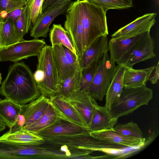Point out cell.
<instances>
[{
	"label": "cell",
	"instance_id": "obj_14",
	"mask_svg": "<svg viewBox=\"0 0 159 159\" xmlns=\"http://www.w3.org/2000/svg\"><path fill=\"white\" fill-rule=\"evenodd\" d=\"M157 15L156 13H151L138 17L113 34L111 36V38H127L150 31L155 23Z\"/></svg>",
	"mask_w": 159,
	"mask_h": 159
},
{
	"label": "cell",
	"instance_id": "obj_2",
	"mask_svg": "<svg viewBox=\"0 0 159 159\" xmlns=\"http://www.w3.org/2000/svg\"><path fill=\"white\" fill-rule=\"evenodd\" d=\"M76 2L84 30V52L96 38L108 34L106 12L102 7L95 5L89 0H76Z\"/></svg>",
	"mask_w": 159,
	"mask_h": 159
},
{
	"label": "cell",
	"instance_id": "obj_28",
	"mask_svg": "<svg viewBox=\"0 0 159 159\" xmlns=\"http://www.w3.org/2000/svg\"><path fill=\"white\" fill-rule=\"evenodd\" d=\"M45 0H26L24 6V27L25 34L28 33L39 16L42 13V6Z\"/></svg>",
	"mask_w": 159,
	"mask_h": 159
},
{
	"label": "cell",
	"instance_id": "obj_34",
	"mask_svg": "<svg viewBox=\"0 0 159 159\" xmlns=\"http://www.w3.org/2000/svg\"><path fill=\"white\" fill-rule=\"evenodd\" d=\"M94 4L102 7L107 12L110 9H121L133 6V2L127 0H89Z\"/></svg>",
	"mask_w": 159,
	"mask_h": 159
},
{
	"label": "cell",
	"instance_id": "obj_1",
	"mask_svg": "<svg viewBox=\"0 0 159 159\" xmlns=\"http://www.w3.org/2000/svg\"><path fill=\"white\" fill-rule=\"evenodd\" d=\"M0 93L5 99L20 105L29 103L41 95L33 73L23 61L15 62L10 66L2 83Z\"/></svg>",
	"mask_w": 159,
	"mask_h": 159
},
{
	"label": "cell",
	"instance_id": "obj_36",
	"mask_svg": "<svg viewBox=\"0 0 159 159\" xmlns=\"http://www.w3.org/2000/svg\"><path fill=\"white\" fill-rule=\"evenodd\" d=\"M63 47L65 54L68 63L73 69L76 70L78 68L80 67L78 56L67 48L64 46H63Z\"/></svg>",
	"mask_w": 159,
	"mask_h": 159
},
{
	"label": "cell",
	"instance_id": "obj_26",
	"mask_svg": "<svg viewBox=\"0 0 159 159\" xmlns=\"http://www.w3.org/2000/svg\"><path fill=\"white\" fill-rule=\"evenodd\" d=\"M20 110L19 104L6 99L0 101V118L10 129L15 125Z\"/></svg>",
	"mask_w": 159,
	"mask_h": 159
},
{
	"label": "cell",
	"instance_id": "obj_5",
	"mask_svg": "<svg viewBox=\"0 0 159 159\" xmlns=\"http://www.w3.org/2000/svg\"><path fill=\"white\" fill-rule=\"evenodd\" d=\"M37 56V68L41 70L44 75L43 81L38 88L41 94L49 99L57 94L59 83L52 46L46 44Z\"/></svg>",
	"mask_w": 159,
	"mask_h": 159
},
{
	"label": "cell",
	"instance_id": "obj_20",
	"mask_svg": "<svg viewBox=\"0 0 159 159\" xmlns=\"http://www.w3.org/2000/svg\"><path fill=\"white\" fill-rule=\"evenodd\" d=\"M89 134L96 139L122 145L129 148L142 147L144 145L145 141V139L123 135L113 129L89 132Z\"/></svg>",
	"mask_w": 159,
	"mask_h": 159
},
{
	"label": "cell",
	"instance_id": "obj_22",
	"mask_svg": "<svg viewBox=\"0 0 159 159\" xmlns=\"http://www.w3.org/2000/svg\"><path fill=\"white\" fill-rule=\"evenodd\" d=\"M155 67L154 65L143 69L125 67L123 79L124 87H136L146 85Z\"/></svg>",
	"mask_w": 159,
	"mask_h": 159
},
{
	"label": "cell",
	"instance_id": "obj_24",
	"mask_svg": "<svg viewBox=\"0 0 159 159\" xmlns=\"http://www.w3.org/2000/svg\"><path fill=\"white\" fill-rule=\"evenodd\" d=\"M146 32L127 38L110 39L108 42L110 59L115 62L118 61L123 54L141 38Z\"/></svg>",
	"mask_w": 159,
	"mask_h": 159
},
{
	"label": "cell",
	"instance_id": "obj_16",
	"mask_svg": "<svg viewBox=\"0 0 159 159\" xmlns=\"http://www.w3.org/2000/svg\"><path fill=\"white\" fill-rule=\"evenodd\" d=\"M51 105L61 118L88 129V126L76 109L58 94L49 98Z\"/></svg>",
	"mask_w": 159,
	"mask_h": 159
},
{
	"label": "cell",
	"instance_id": "obj_43",
	"mask_svg": "<svg viewBox=\"0 0 159 159\" xmlns=\"http://www.w3.org/2000/svg\"><path fill=\"white\" fill-rule=\"evenodd\" d=\"M66 0V1H70V0Z\"/></svg>",
	"mask_w": 159,
	"mask_h": 159
},
{
	"label": "cell",
	"instance_id": "obj_30",
	"mask_svg": "<svg viewBox=\"0 0 159 159\" xmlns=\"http://www.w3.org/2000/svg\"><path fill=\"white\" fill-rule=\"evenodd\" d=\"M49 37L52 45L56 44H61L78 56L67 32L61 24L53 25L50 30Z\"/></svg>",
	"mask_w": 159,
	"mask_h": 159
},
{
	"label": "cell",
	"instance_id": "obj_44",
	"mask_svg": "<svg viewBox=\"0 0 159 159\" xmlns=\"http://www.w3.org/2000/svg\"><path fill=\"white\" fill-rule=\"evenodd\" d=\"M1 100H2V99L0 98V101Z\"/></svg>",
	"mask_w": 159,
	"mask_h": 159
},
{
	"label": "cell",
	"instance_id": "obj_15",
	"mask_svg": "<svg viewBox=\"0 0 159 159\" xmlns=\"http://www.w3.org/2000/svg\"><path fill=\"white\" fill-rule=\"evenodd\" d=\"M89 132L88 129L69 121L60 119L37 134L45 140L60 136Z\"/></svg>",
	"mask_w": 159,
	"mask_h": 159
},
{
	"label": "cell",
	"instance_id": "obj_11",
	"mask_svg": "<svg viewBox=\"0 0 159 159\" xmlns=\"http://www.w3.org/2000/svg\"><path fill=\"white\" fill-rule=\"evenodd\" d=\"M50 104L49 99L41 94L28 104L21 105L16 126L24 128L34 122L45 112Z\"/></svg>",
	"mask_w": 159,
	"mask_h": 159
},
{
	"label": "cell",
	"instance_id": "obj_13",
	"mask_svg": "<svg viewBox=\"0 0 159 159\" xmlns=\"http://www.w3.org/2000/svg\"><path fill=\"white\" fill-rule=\"evenodd\" d=\"M65 100L76 109L89 128L97 104L96 100L86 91L79 90Z\"/></svg>",
	"mask_w": 159,
	"mask_h": 159
},
{
	"label": "cell",
	"instance_id": "obj_27",
	"mask_svg": "<svg viewBox=\"0 0 159 159\" xmlns=\"http://www.w3.org/2000/svg\"><path fill=\"white\" fill-rule=\"evenodd\" d=\"M60 119H61L50 103L45 112L39 118L31 125L23 128L37 134Z\"/></svg>",
	"mask_w": 159,
	"mask_h": 159
},
{
	"label": "cell",
	"instance_id": "obj_3",
	"mask_svg": "<svg viewBox=\"0 0 159 159\" xmlns=\"http://www.w3.org/2000/svg\"><path fill=\"white\" fill-rule=\"evenodd\" d=\"M153 96L152 89L146 85L124 87L118 101L112 106L110 111L114 118L118 119L132 113L141 106L148 105Z\"/></svg>",
	"mask_w": 159,
	"mask_h": 159
},
{
	"label": "cell",
	"instance_id": "obj_42",
	"mask_svg": "<svg viewBox=\"0 0 159 159\" xmlns=\"http://www.w3.org/2000/svg\"><path fill=\"white\" fill-rule=\"evenodd\" d=\"M1 24V20H0V27Z\"/></svg>",
	"mask_w": 159,
	"mask_h": 159
},
{
	"label": "cell",
	"instance_id": "obj_33",
	"mask_svg": "<svg viewBox=\"0 0 159 159\" xmlns=\"http://www.w3.org/2000/svg\"><path fill=\"white\" fill-rule=\"evenodd\" d=\"M26 0H0V20H4L12 11L22 9Z\"/></svg>",
	"mask_w": 159,
	"mask_h": 159
},
{
	"label": "cell",
	"instance_id": "obj_19",
	"mask_svg": "<svg viewBox=\"0 0 159 159\" xmlns=\"http://www.w3.org/2000/svg\"><path fill=\"white\" fill-rule=\"evenodd\" d=\"M118 119L113 117L109 110L97 104L88 129L89 132L113 129Z\"/></svg>",
	"mask_w": 159,
	"mask_h": 159
},
{
	"label": "cell",
	"instance_id": "obj_31",
	"mask_svg": "<svg viewBox=\"0 0 159 159\" xmlns=\"http://www.w3.org/2000/svg\"><path fill=\"white\" fill-rule=\"evenodd\" d=\"M101 57L93 61L87 67L81 69V76L79 90L87 91L96 72Z\"/></svg>",
	"mask_w": 159,
	"mask_h": 159
},
{
	"label": "cell",
	"instance_id": "obj_9",
	"mask_svg": "<svg viewBox=\"0 0 159 159\" xmlns=\"http://www.w3.org/2000/svg\"><path fill=\"white\" fill-rule=\"evenodd\" d=\"M46 152V148L42 145H29L0 141V159H39Z\"/></svg>",
	"mask_w": 159,
	"mask_h": 159
},
{
	"label": "cell",
	"instance_id": "obj_10",
	"mask_svg": "<svg viewBox=\"0 0 159 159\" xmlns=\"http://www.w3.org/2000/svg\"><path fill=\"white\" fill-rule=\"evenodd\" d=\"M66 12L65 29L68 33L79 58L82 57L84 52V30L76 1L71 2Z\"/></svg>",
	"mask_w": 159,
	"mask_h": 159
},
{
	"label": "cell",
	"instance_id": "obj_40",
	"mask_svg": "<svg viewBox=\"0 0 159 159\" xmlns=\"http://www.w3.org/2000/svg\"><path fill=\"white\" fill-rule=\"evenodd\" d=\"M2 78L1 74V73L0 72V84L1 83Z\"/></svg>",
	"mask_w": 159,
	"mask_h": 159
},
{
	"label": "cell",
	"instance_id": "obj_23",
	"mask_svg": "<svg viewBox=\"0 0 159 159\" xmlns=\"http://www.w3.org/2000/svg\"><path fill=\"white\" fill-rule=\"evenodd\" d=\"M52 47L59 82L73 75L76 70L73 69L68 63L62 45L56 44Z\"/></svg>",
	"mask_w": 159,
	"mask_h": 159
},
{
	"label": "cell",
	"instance_id": "obj_21",
	"mask_svg": "<svg viewBox=\"0 0 159 159\" xmlns=\"http://www.w3.org/2000/svg\"><path fill=\"white\" fill-rule=\"evenodd\" d=\"M125 68L124 66L117 65L116 70L106 91L105 106L110 111L112 106L118 101L123 91Z\"/></svg>",
	"mask_w": 159,
	"mask_h": 159
},
{
	"label": "cell",
	"instance_id": "obj_25",
	"mask_svg": "<svg viewBox=\"0 0 159 159\" xmlns=\"http://www.w3.org/2000/svg\"><path fill=\"white\" fill-rule=\"evenodd\" d=\"M1 20L0 27V48L7 47L20 41L15 24L10 16Z\"/></svg>",
	"mask_w": 159,
	"mask_h": 159
},
{
	"label": "cell",
	"instance_id": "obj_29",
	"mask_svg": "<svg viewBox=\"0 0 159 159\" xmlns=\"http://www.w3.org/2000/svg\"><path fill=\"white\" fill-rule=\"evenodd\" d=\"M81 76L80 66L73 75L59 82L57 94L65 99L68 98L74 92L79 90Z\"/></svg>",
	"mask_w": 159,
	"mask_h": 159
},
{
	"label": "cell",
	"instance_id": "obj_6",
	"mask_svg": "<svg viewBox=\"0 0 159 159\" xmlns=\"http://www.w3.org/2000/svg\"><path fill=\"white\" fill-rule=\"evenodd\" d=\"M115 63L110 59L108 50L101 57L96 72L86 91L95 100H103L117 69Z\"/></svg>",
	"mask_w": 159,
	"mask_h": 159
},
{
	"label": "cell",
	"instance_id": "obj_7",
	"mask_svg": "<svg viewBox=\"0 0 159 159\" xmlns=\"http://www.w3.org/2000/svg\"><path fill=\"white\" fill-rule=\"evenodd\" d=\"M154 47V39L150 35V31H148L125 52L116 62L118 65L132 68L139 62L155 57Z\"/></svg>",
	"mask_w": 159,
	"mask_h": 159
},
{
	"label": "cell",
	"instance_id": "obj_8",
	"mask_svg": "<svg viewBox=\"0 0 159 159\" xmlns=\"http://www.w3.org/2000/svg\"><path fill=\"white\" fill-rule=\"evenodd\" d=\"M46 44L44 39H24L11 45L0 48V61L18 62L32 56H37Z\"/></svg>",
	"mask_w": 159,
	"mask_h": 159
},
{
	"label": "cell",
	"instance_id": "obj_32",
	"mask_svg": "<svg viewBox=\"0 0 159 159\" xmlns=\"http://www.w3.org/2000/svg\"><path fill=\"white\" fill-rule=\"evenodd\" d=\"M113 129L126 136L142 139H145L143 137L142 132L138 125L133 121L116 124Z\"/></svg>",
	"mask_w": 159,
	"mask_h": 159
},
{
	"label": "cell",
	"instance_id": "obj_35",
	"mask_svg": "<svg viewBox=\"0 0 159 159\" xmlns=\"http://www.w3.org/2000/svg\"><path fill=\"white\" fill-rule=\"evenodd\" d=\"M21 9V13L18 16L15 24L18 31L20 41L24 39L23 37L25 34L24 27V7Z\"/></svg>",
	"mask_w": 159,
	"mask_h": 159
},
{
	"label": "cell",
	"instance_id": "obj_38",
	"mask_svg": "<svg viewBox=\"0 0 159 159\" xmlns=\"http://www.w3.org/2000/svg\"><path fill=\"white\" fill-rule=\"evenodd\" d=\"M57 0H45L42 6V12L48 7L51 5Z\"/></svg>",
	"mask_w": 159,
	"mask_h": 159
},
{
	"label": "cell",
	"instance_id": "obj_41",
	"mask_svg": "<svg viewBox=\"0 0 159 159\" xmlns=\"http://www.w3.org/2000/svg\"><path fill=\"white\" fill-rule=\"evenodd\" d=\"M127 0L131 2H133L132 0Z\"/></svg>",
	"mask_w": 159,
	"mask_h": 159
},
{
	"label": "cell",
	"instance_id": "obj_17",
	"mask_svg": "<svg viewBox=\"0 0 159 159\" xmlns=\"http://www.w3.org/2000/svg\"><path fill=\"white\" fill-rule=\"evenodd\" d=\"M0 141L33 145L45 143V140L37 134L16 125L1 136Z\"/></svg>",
	"mask_w": 159,
	"mask_h": 159
},
{
	"label": "cell",
	"instance_id": "obj_18",
	"mask_svg": "<svg viewBox=\"0 0 159 159\" xmlns=\"http://www.w3.org/2000/svg\"><path fill=\"white\" fill-rule=\"evenodd\" d=\"M107 50V36L102 35L96 38L85 50L82 57L78 58L81 68L88 66L93 61L101 57Z\"/></svg>",
	"mask_w": 159,
	"mask_h": 159
},
{
	"label": "cell",
	"instance_id": "obj_12",
	"mask_svg": "<svg viewBox=\"0 0 159 159\" xmlns=\"http://www.w3.org/2000/svg\"><path fill=\"white\" fill-rule=\"evenodd\" d=\"M71 3V0L67 1L55 7H48L39 16L33 25L30 33V36L34 39L46 37L49 30L50 25L55 18L66 12Z\"/></svg>",
	"mask_w": 159,
	"mask_h": 159
},
{
	"label": "cell",
	"instance_id": "obj_4",
	"mask_svg": "<svg viewBox=\"0 0 159 159\" xmlns=\"http://www.w3.org/2000/svg\"><path fill=\"white\" fill-rule=\"evenodd\" d=\"M45 140L48 143L59 147L66 145L69 148L93 151H118L122 147L120 144L95 138L90 135L89 132L60 136Z\"/></svg>",
	"mask_w": 159,
	"mask_h": 159
},
{
	"label": "cell",
	"instance_id": "obj_37",
	"mask_svg": "<svg viewBox=\"0 0 159 159\" xmlns=\"http://www.w3.org/2000/svg\"><path fill=\"white\" fill-rule=\"evenodd\" d=\"M154 71L152 75H151L149 78V80L152 84H154L157 83L159 80V61H158L157 66L155 67Z\"/></svg>",
	"mask_w": 159,
	"mask_h": 159
},
{
	"label": "cell",
	"instance_id": "obj_39",
	"mask_svg": "<svg viewBox=\"0 0 159 159\" xmlns=\"http://www.w3.org/2000/svg\"><path fill=\"white\" fill-rule=\"evenodd\" d=\"M6 126L5 123L0 118V132L4 130Z\"/></svg>",
	"mask_w": 159,
	"mask_h": 159
}]
</instances>
